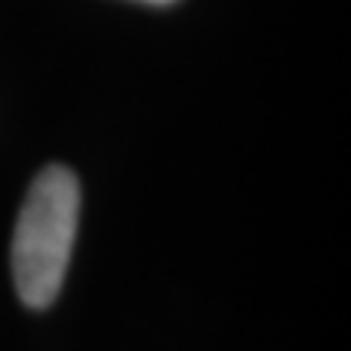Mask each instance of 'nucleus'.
I'll list each match as a JSON object with an SVG mask.
<instances>
[{"label": "nucleus", "instance_id": "nucleus-1", "mask_svg": "<svg viewBox=\"0 0 351 351\" xmlns=\"http://www.w3.org/2000/svg\"><path fill=\"white\" fill-rule=\"evenodd\" d=\"M80 226V182L64 164L32 179L12 237V278L21 302L47 307L62 290Z\"/></svg>", "mask_w": 351, "mask_h": 351}, {"label": "nucleus", "instance_id": "nucleus-2", "mask_svg": "<svg viewBox=\"0 0 351 351\" xmlns=\"http://www.w3.org/2000/svg\"><path fill=\"white\" fill-rule=\"evenodd\" d=\"M149 3H170V0H149Z\"/></svg>", "mask_w": 351, "mask_h": 351}]
</instances>
